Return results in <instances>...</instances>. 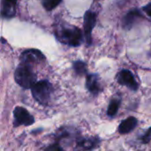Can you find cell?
I'll return each mask as SVG.
<instances>
[{
    "mask_svg": "<svg viewBox=\"0 0 151 151\" xmlns=\"http://www.w3.org/2000/svg\"><path fill=\"white\" fill-rule=\"evenodd\" d=\"M55 35L61 43L72 47L80 46L83 41L81 30L79 27L67 23L58 24L55 29Z\"/></svg>",
    "mask_w": 151,
    "mask_h": 151,
    "instance_id": "6da1fadb",
    "label": "cell"
},
{
    "mask_svg": "<svg viewBox=\"0 0 151 151\" xmlns=\"http://www.w3.org/2000/svg\"><path fill=\"white\" fill-rule=\"evenodd\" d=\"M14 80L16 83L24 89L31 88L36 82V74L33 70L32 65L20 62L15 70Z\"/></svg>",
    "mask_w": 151,
    "mask_h": 151,
    "instance_id": "7a4b0ae2",
    "label": "cell"
},
{
    "mask_svg": "<svg viewBox=\"0 0 151 151\" xmlns=\"http://www.w3.org/2000/svg\"><path fill=\"white\" fill-rule=\"evenodd\" d=\"M31 89L32 96L34 99L42 105H47L53 94V87L50 81L47 80L36 81Z\"/></svg>",
    "mask_w": 151,
    "mask_h": 151,
    "instance_id": "3957f363",
    "label": "cell"
},
{
    "mask_svg": "<svg viewBox=\"0 0 151 151\" xmlns=\"http://www.w3.org/2000/svg\"><path fill=\"white\" fill-rule=\"evenodd\" d=\"M13 126L15 127L19 126H31L35 123L34 117L28 112L27 109L21 106L15 107L13 111Z\"/></svg>",
    "mask_w": 151,
    "mask_h": 151,
    "instance_id": "277c9868",
    "label": "cell"
},
{
    "mask_svg": "<svg viewBox=\"0 0 151 151\" xmlns=\"http://www.w3.org/2000/svg\"><path fill=\"white\" fill-rule=\"evenodd\" d=\"M84 36L88 45L92 43V30L96 23V13L92 11H87L84 14Z\"/></svg>",
    "mask_w": 151,
    "mask_h": 151,
    "instance_id": "5b68a950",
    "label": "cell"
},
{
    "mask_svg": "<svg viewBox=\"0 0 151 151\" xmlns=\"http://www.w3.org/2000/svg\"><path fill=\"white\" fill-rule=\"evenodd\" d=\"M45 60V56L42 52L36 49H29L24 50L20 55V62L29 65L38 64Z\"/></svg>",
    "mask_w": 151,
    "mask_h": 151,
    "instance_id": "8992f818",
    "label": "cell"
},
{
    "mask_svg": "<svg viewBox=\"0 0 151 151\" xmlns=\"http://www.w3.org/2000/svg\"><path fill=\"white\" fill-rule=\"evenodd\" d=\"M118 82L122 86H126L133 91H136L138 89V82L136 81L134 74L131 71L124 69L120 71L118 74Z\"/></svg>",
    "mask_w": 151,
    "mask_h": 151,
    "instance_id": "52a82bcc",
    "label": "cell"
},
{
    "mask_svg": "<svg viewBox=\"0 0 151 151\" xmlns=\"http://www.w3.org/2000/svg\"><path fill=\"white\" fill-rule=\"evenodd\" d=\"M142 18H143V15L142 14L140 10H138V9H132L131 11H129L125 15V17L122 19L123 28H125L127 30L131 29L134 26V24L138 20L142 19Z\"/></svg>",
    "mask_w": 151,
    "mask_h": 151,
    "instance_id": "ba28073f",
    "label": "cell"
},
{
    "mask_svg": "<svg viewBox=\"0 0 151 151\" xmlns=\"http://www.w3.org/2000/svg\"><path fill=\"white\" fill-rule=\"evenodd\" d=\"M17 0H1V15L4 19H12L16 14Z\"/></svg>",
    "mask_w": 151,
    "mask_h": 151,
    "instance_id": "9c48e42d",
    "label": "cell"
},
{
    "mask_svg": "<svg viewBox=\"0 0 151 151\" xmlns=\"http://www.w3.org/2000/svg\"><path fill=\"white\" fill-rule=\"evenodd\" d=\"M86 88L92 95H98L99 92L102 90L99 76L96 73H89L87 75L86 79Z\"/></svg>",
    "mask_w": 151,
    "mask_h": 151,
    "instance_id": "30bf717a",
    "label": "cell"
},
{
    "mask_svg": "<svg viewBox=\"0 0 151 151\" xmlns=\"http://www.w3.org/2000/svg\"><path fill=\"white\" fill-rule=\"evenodd\" d=\"M137 119L134 117H129L123 120L118 127L119 133L121 134H126L132 132L137 126Z\"/></svg>",
    "mask_w": 151,
    "mask_h": 151,
    "instance_id": "8fae6325",
    "label": "cell"
},
{
    "mask_svg": "<svg viewBox=\"0 0 151 151\" xmlns=\"http://www.w3.org/2000/svg\"><path fill=\"white\" fill-rule=\"evenodd\" d=\"M99 140L97 138H81L77 142V146L85 150H91L98 145Z\"/></svg>",
    "mask_w": 151,
    "mask_h": 151,
    "instance_id": "7c38bea8",
    "label": "cell"
},
{
    "mask_svg": "<svg viewBox=\"0 0 151 151\" xmlns=\"http://www.w3.org/2000/svg\"><path fill=\"white\" fill-rule=\"evenodd\" d=\"M119 105H120V100L118 98H113L111 100L109 106H108V110H107V114L109 117H114L119 109Z\"/></svg>",
    "mask_w": 151,
    "mask_h": 151,
    "instance_id": "4fadbf2b",
    "label": "cell"
},
{
    "mask_svg": "<svg viewBox=\"0 0 151 151\" xmlns=\"http://www.w3.org/2000/svg\"><path fill=\"white\" fill-rule=\"evenodd\" d=\"M73 68L78 75H85L88 72L86 63L83 61H81V60H77V61L73 62Z\"/></svg>",
    "mask_w": 151,
    "mask_h": 151,
    "instance_id": "5bb4252c",
    "label": "cell"
},
{
    "mask_svg": "<svg viewBox=\"0 0 151 151\" xmlns=\"http://www.w3.org/2000/svg\"><path fill=\"white\" fill-rule=\"evenodd\" d=\"M62 0H42V4L46 11H52L56 8Z\"/></svg>",
    "mask_w": 151,
    "mask_h": 151,
    "instance_id": "9a60e30c",
    "label": "cell"
},
{
    "mask_svg": "<svg viewBox=\"0 0 151 151\" xmlns=\"http://www.w3.org/2000/svg\"><path fill=\"white\" fill-rule=\"evenodd\" d=\"M141 140H142V142L144 143V144H146V143H149L151 141V127L150 128H149L146 132H145V134H142V136H141Z\"/></svg>",
    "mask_w": 151,
    "mask_h": 151,
    "instance_id": "2e32d148",
    "label": "cell"
},
{
    "mask_svg": "<svg viewBox=\"0 0 151 151\" xmlns=\"http://www.w3.org/2000/svg\"><path fill=\"white\" fill-rule=\"evenodd\" d=\"M142 11L151 18V3H149L148 4H146L145 6H143L142 7Z\"/></svg>",
    "mask_w": 151,
    "mask_h": 151,
    "instance_id": "e0dca14e",
    "label": "cell"
},
{
    "mask_svg": "<svg viewBox=\"0 0 151 151\" xmlns=\"http://www.w3.org/2000/svg\"><path fill=\"white\" fill-rule=\"evenodd\" d=\"M46 150H62L63 149L58 144H53L52 146L48 147Z\"/></svg>",
    "mask_w": 151,
    "mask_h": 151,
    "instance_id": "ac0fdd59",
    "label": "cell"
}]
</instances>
